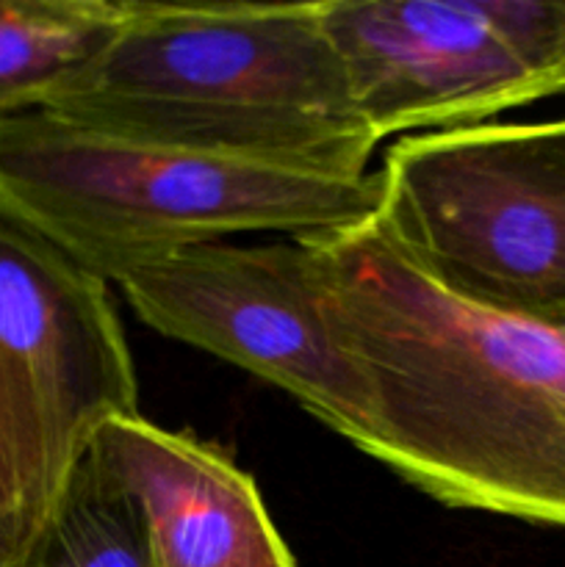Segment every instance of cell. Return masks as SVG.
Wrapping results in <instances>:
<instances>
[{
  "instance_id": "cell-2",
  "label": "cell",
  "mask_w": 565,
  "mask_h": 567,
  "mask_svg": "<svg viewBox=\"0 0 565 567\" xmlns=\"http://www.w3.org/2000/svg\"><path fill=\"white\" fill-rule=\"evenodd\" d=\"M44 111L114 136L347 177L369 175L380 144L321 0H127L109 50Z\"/></svg>"
},
{
  "instance_id": "cell-8",
  "label": "cell",
  "mask_w": 565,
  "mask_h": 567,
  "mask_svg": "<svg viewBox=\"0 0 565 567\" xmlns=\"http://www.w3.org/2000/svg\"><path fill=\"white\" fill-rule=\"evenodd\" d=\"M89 454L131 502L153 567H297L255 480L222 449L125 415Z\"/></svg>"
},
{
  "instance_id": "cell-3",
  "label": "cell",
  "mask_w": 565,
  "mask_h": 567,
  "mask_svg": "<svg viewBox=\"0 0 565 567\" xmlns=\"http://www.w3.org/2000/svg\"><path fill=\"white\" fill-rule=\"evenodd\" d=\"M382 181L114 136L44 109L0 116V214L105 282L244 233H332L380 214Z\"/></svg>"
},
{
  "instance_id": "cell-9",
  "label": "cell",
  "mask_w": 565,
  "mask_h": 567,
  "mask_svg": "<svg viewBox=\"0 0 565 567\" xmlns=\"http://www.w3.org/2000/svg\"><path fill=\"white\" fill-rule=\"evenodd\" d=\"M125 20L127 0H0V116L53 103Z\"/></svg>"
},
{
  "instance_id": "cell-12",
  "label": "cell",
  "mask_w": 565,
  "mask_h": 567,
  "mask_svg": "<svg viewBox=\"0 0 565 567\" xmlns=\"http://www.w3.org/2000/svg\"><path fill=\"white\" fill-rule=\"evenodd\" d=\"M563 327H565V324H563Z\"/></svg>"
},
{
  "instance_id": "cell-1",
  "label": "cell",
  "mask_w": 565,
  "mask_h": 567,
  "mask_svg": "<svg viewBox=\"0 0 565 567\" xmlns=\"http://www.w3.org/2000/svg\"><path fill=\"white\" fill-rule=\"evenodd\" d=\"M299 238L369 393L352 446L446 507L565 529V327L443 291L380 214Z\"/></svg>"
},
{
  "instance_id": "cell-7",
  "label": "cell",
  "mask_w": 565,
  "mask_h": 567,
  "mask_svg": "<svg viewBox=\"0 0 565 567\" xmlns=\"http://www.w3.org/2000/svg\"><path fill=\"white\" fill-rule=\"evenodd\" d=\"M0 396L48 524L109 421L138 415L109 282L0 214Z\"/></svg>"
},
{
  "instance_id": "cell-6",
  "label": "cell",
  "mask_w": 565,
  "mask_h": 567,
  "mask_svg": "<svg viewBox=\"0 0 565 567\" xmlns=\"http://www.w3.org/2000/svg\"><path fill=\"white\" fill-rule=\"evenodd\" d=\"M114 286L142 324L269 382L343 441L369 426L366 382L327 324L305 238L197 244Z\"/></svg>"
},
{
  "instance_id": "cell-11",
  "label": "cell",
  "mask_w": 565,
  "mask_h": 567,
  "mask_svg": "<svg viewBox=\"0 0 565 567\" xmlns=\"http://www.w3.org/2000/svg\"><path fill=\"white\" fill-rule=\"evenodd\" d=\"M48 526L20 435L0 396V567H20Z\"/></svg>"
},
{
  "instance_id": "cell-4",
  "label": "cell",
  "mask_w": 565,
  "mask_h": 567,
  "mask_svg": "<svg viewBox=\"0 0 565 567\" xmlns=\"http://www.w3.org/2000/svg\"><path fill=\"white\" fill-rule=\"evenodd\" d=\"M380 219L443 291L565 324V120L399 136Z\"/></svg>"
},
{
  "instance_id": "cell-10",
  "label": "cell",
  "mask_w": 565,
  "mask_h": 567,
  "mask_svg": "<svg viewBox=\"0 0 565 567\" xmlns=\"http://www.w3.org/2000/svg\"><path fill=\"white\" fill-rule=\"evenodd\" d=\"M20 567H153L131 502L105 480L89 452Z\"/></svg>"
},
{
  "instance_id": "cell-5",
  "label": "cell",
  "mask_w": 565,
  "mask_h": 567,
  "mask_svg": "<svg viewBox=\"0 0 565 567\" xmlns=\"http://www.w3.org/2000/svg\"><path fill=\"white\" fill-rule=\"evenodd\" d=\"M377 142L565 97V0H321Z\"/></svg>"
}]
</instances>
